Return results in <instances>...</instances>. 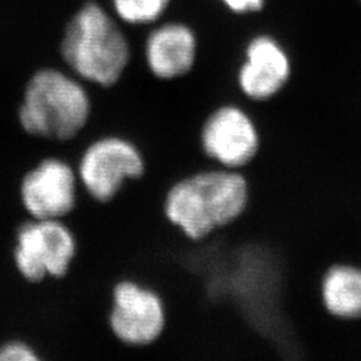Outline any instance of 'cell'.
Returning <instances> with one entry per match:
<instances>
[{
  "label": "cell",
  "mask_w": 361,
  "mask_h": 361,
  "mask_svg": "<svg viewBox=\"0 0 361 361\" xmlns=\"http://www.w3.org/2000/svg\"><path fill=\"white\" fill-rule=\"evenodd\" d=\"M61 56L68 74L101 87L116 85L131 62L128 40L95 4L85 6L67 27Z\"/></svg>",
  "instance_id": "3957f363"
},
{
  "label": "cell",
  "mask_w": 361,
  "mask_h": 361,
  "mask_svg": "<svg viewBox=\"0 0 361 361\" xmlns=\"http://www.w3.org/2000/svg\"><path fill=\"white\" fill-rule=\"evenodd\" d=\"M201 146L219 166L241 170L257 154L259 135L246 111L234 104H224L205 119Z\"/></svg>",
  "instance_id": "ba28073f"
},
{
  "label": "cell",
  "mask_w": 361,
  "mask_h": 361,
  "mask_svg": "<svg viewBox=\"0 0 361 361\" xmlns=\"http://www.w3.org/2000/svg\"><path fill=\"white\" fill-rule=\"evenodd\" d=\"M197 62V42L193 32L180 25H169L147 39L145 63L157 79L174 80L185 77Z\"/></svg>",
  "instance_id": "30bf717a"
},
{
  "label": "cell",
  "mask_w": 361,
  "mask_h": 361,
  "mask_svg": "<svg viewBox=\"0 0 361 361\" xmlns=\"http://www.w3.org/2000/svg\"><path fill=\"white\" fill-rule=\"evenodd\" d=\"M90 97L78 78L58 67H42L27 79L18 106V123L27 135L66 142L85 128Z\"/></svg>",
  "instance_id": "7a4b0ae2"
},
{
  "label": "cell",
  "mask_w": 361,
  "mask_h": 361,
  "mask_svg": "<svg viewBox=\"0 0 361 361\" xmlns=\"http://www.w3.org/2000/svg\"><path fill=\"white\" fill-rule=\"evenodd\" d=\"M75 240L62 219L23 221L15 231L13 267L28 284L63 277L75 255Z\"/></svg>",
  "instance_id": "277c9868"
},
{
  "label": "cell",
  "mask_w": 361,
  "mask_h": 361,
  "mask_svg": "<svg viewBox=\"0 0 361 361\" xmlns=\"http://www.w3.org/2000/svg\"><path fill=\"white\" fill-rule=\"evenodd\" d=\"M224 1L235 13L257 11L264 4V0H224Z\"/></svg>",
  "instance_id": "5bb4252c"
},
{
  "label": "cell",
  "mask_w": 361,
  "mask_h": 361,
  "mask_svg": "<svg viewBox=\"0 0 361 361\" xmlns=\"http://www.w3.org/2000/svg\"><path fill=\"white\" fill-rule=\"evenodd\" d=\"M324 307L340 319L361 317V269L336 265L325 273L320 285Z\"/></svg>",
  "instance_id": "8fae6325"
},
{
  "label": "cell",
  "mask_w": 361,
  "mask_h": 361,
  "mask_svg": "<svg viewBox=\"0 0 361 361\" xmlns=\"http://www.w3.org/2000/svg\"><path fill=\"white\" fill-rule=\"evenodd\" d=\"M142 155L133 143L116 135L91 142L78 164L79 185L91 198L106 202L128 180L143 174Z\"/></svg>",
  "instance_id": "5b68a950"
},
{
  "label": "cell",
  "mask_w": 361,
  "mask_h": 361,
  "mask_svg": "<svg viewBox=\"0 0 361 361\" xmlns=\"http://www.w3.org/2000/svg\"><path fill=\"white\" fill-rule=\"evenodd\" d=\"M169 0H114L116 13L130 23L154 20L164 11Z\"/></svg>",
  "instance_id": "7c38bea8"
},
{
  "label": "cell",
  "mask_w": 361,
  "mask_h": 361,
  "mask_svg": "<svg viewBox=\"0 0 361 361\" xmlns=\"http://www.w3.org/2000/svg\"><path fill=\"white\" fill-rule=\"evenodd\" d=\"M247 202L245 177L238 170H202L173 185L165 198V214L192 240L237 219Z\"/></svg>",
  "instance_id": "6da1fadb"
},
{
  "label": "cell",
  "mask_w": 361,
  "mask_h": 361,
  "mask_svg": "<svg viewBox=\"0 0 361 361\" xmlns=\"http://www.w3.org/2000/svg\"><path fill=\"white\" fill-rule=\"evenodd\" d=\"M292 66L284 49L269 37L253 39L238 68L240 90L253 102H265L284 90Z\"/></svg>",
  "instance_id": "9c48e42d"
},
{
  "label": "cell",
  "mask_w": 361,
  "mask_h": 361,
  "mask_svg": "<svg viewBox=\"0 0 361 361\" xmlns=\"http://www.w3.org/2000/svg\"><path fill=\"white\" fill-rule=\"evenodd\" d=\"M165 322L164 302L154 290L130 280L116 284L109 323L118 340L142 348L159 337Z\"/></svg>",
  "instance_id": "52a82bcc"
},
{
  "label": "cell",
  "mask_w": 361,
  "mask_h": 361,
  "mask_svg": "<svg viewBox=\"0 0 361 361\" xmlns=\"http://www.w3.org/2000/svg\"><path fill=\"white\" fill-rule=\"evenodd\" d=\"M75 170L56 157H46L19 182V200L30 219H62L77 204Z\"/></svg>",
  "instance_id": "8992f818"
},
{
  "label": "cell",
  "mask_w": 361,
  "mask_h": 361,
  "mask_svg": "<svg viewBox=\"0 0 361 361\" xmlns=\"http://www.w3.org/2000/svg\"><path fill=\"white\" fill-rule=\"evenodd\" d=\"M0 361H40V357L27 341L11 337L0 343Z\"/></svg>",
  "instance_id": "4fadbf2b"
}]
</instances>
